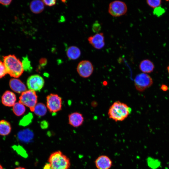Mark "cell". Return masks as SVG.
I'll use <instances>...</instances> for the list:
<instances>
[{"label": "cell", "mask_w": 169, "mask_h": 169, "mask_svg": "<svg viewBox=\"0 0 169 169\" xmlns=\"http://www.w3.org/2000/svg\"><path fill=\"white\" fill-rule=\"evenodd\" d=\"M131 111V108L126 104L118 101L110 106L108 114L110 119L117 122L125 120Z\"/></svg>", "instance_id": "1"}, {"label": "cell", "mask_w": 169, "mask_h": 169, "mask_svg": "<svg viewBox=\"0 0 169 169\" xmlns=\"http://www.w3.org/2000/svg\"><path fill=\"white\" fill-rule=\"evenodd\" d=\"M3 63L7 74L11 76L18 78L23 73L22 62L14 55H9L4 56Z\"/></svg>", "instance_id": "2"}, {"label": "cell", "mask_w": 169, "mask_h": 169, "mask_svg": "<svg viewBox=\"0 0 169 169\" xmlns=\"http://www.w3.org/2000/svg\"><path fill=\"white\" fill-rule=\"evenodd\" d=\"M48 161L51 169H69L70 166L69 158L59 151L52 153Z\"/></svg>", "instance_id": "3"}, {"label": "cell", "mask_w": 169, "mask_h": 169, "mask_svg": "<svg viewBox=\"0 0 169 169\" xmlns=\"http://www.w3.org/2000/svg\"><path fill=\"white\" fill-rule=\"evenodd\" d=\"M134 83L136 90L142 92L152 85L153 80L148 74L142 73L136 75Z\"/></svg>", "instance_id": "4"}, {"label": "cell", "mask_w": 169, "mask_h": 169, "mask_svg": "<svg viewBox=\"0 0 169 169\" xmlns=\"http://www.w3.org/2000/svg\"><path fill=\"white\" fill-rule=\"evenodd\" d=\"M37 101L38 97L36 92L29 90L21 94L19 101L29 107L32 111L37 103Z\"/></svg>", "instance_id": "5"}, {"label": "cell", "mask_w": 169, "mask_h": 169, "mask_svg": "<svg viewBox=\"0 0 169 169\" xmlns=\"http://www.w3.org/2000/svg\"><path fill=\"white\" fill-rule=\"evenodd\" d=\"M46 106L51 113H54L60 111L62 106L61 98L56 94H49L46 97Z\"/></svg>", "instance_id": "6"}, {"label": "cell", "mask_w": 169, "mask_h": 169, "mask_svg": "<svg viewBox=\"0 0 169 169\" xmlns=\"http://www.w3.org/2000/svg\"><path fill=\"white\" fill-rule=\"evenodd\" d=\"M127 11V6L122 1L115 0L111 2L109 5L108 12L113 16L116 17L123 15Z\"/></svg>", "instance_id": "7"}, {"label": "cell", "mask_w": 169, "mask_h": 169, "mask_svg": "<svg viewBox=\"0 0 169 169\" xmlns=\"http://www.w3.org/2000/svg\"><path fill=\"white\" fill-rule=\"evenodd\" d=\"M94 67L89 61L83 60L80 62L77 67V71L80 76L84 78L89 77L92 74Z\"/></svg>", "instance_id": "8"}, {"label": "cell", "mask_w": 169, "mask_h": 169, "mask_svg": "<svg viewBox=\"0 0 169 169\" xmlns=\"http://www.w3.org/2000/svg\"><path fill=\"white\" fill-rule=\"evenodd\" d=\"M44 84V79L38 74L30 76L27 81V86L28 89L35 92L40 90L43 87Z\"/></svg>", "instance_id": "9"}, {"label": "cell", "mask_w": 169, "mask_h": 169, "mask_svg": "<svg viewBox=\"0 0 169 169\" xmlns=\"http://www.w3.org/2000/svg\"><path fill=\"white\" fill-rule=\"evenodd\" d=\"M88 40L90 44L97 49L102 48L105 45L104 37L102 33H97L89 37Z\"/></svg>", "instance_id": "10"}, {"label": "cell", "mask_w": 169, "mask_h": 169, "mask_svg": "<svg viewBox=\"0 0 169 169\" xmlns=\"http://www.w3.org/2000/svg\"><path fill=\"white\" fill-rule=\"evenodd\" d=\"M95 162L98 169H110L112 165L110 159L107 156L104 155L98 156Z\"/></svg>", "instance_id": "11"}, {"label": "cell", "mask_w": 169, "mask_h": 169, "mask_svg": "<svg viewBox=\"0 0 169 169\" xmlns=\"http://www.w3.org/2000/svg\"><path fill=\"white\" fill-rule=\"evenodd\" d=\"M9 85L11 89L18 93H21L27 90L25 84L20 79L12 78L9 81Z\"/></svg>", "instance_id": "12"}, {"label": "cell", "mask_w": 169, "mask_h": 169, "mask_svg": "<svg viewBox=\"0 0 169 169\" xmlns=\"http://www.w3.org/2000/svg\"><path fill=\"white\" fill-rule=\"evenodd\" d=\"M84 121L83 115L78 112L72 113L69 115V124L74 127H77L82 125Z\"/></svg>", "instance_id": "13"}, {"label": "cell", "mask_w": 169, "mask_h": 169, "mask_svg": "<svg viewBox=\"0 0 169 169\" xmlns=\"http://www.w3.org/2000/svg\"><path fill=\"white\" fill-rule=\"evenodd\" d=\"M16 97L15 95L12 92L7 90L3 95L1 101L3 104L7 106H13L15 103Z\"/></svg>", "instance_id": "14"}, {"label": "cell", "mask_w": 169, "mask_h": 169, "mask_svg": "<svg viewBox=\"0 0 169 169\" xmlns=\"http://www.w3.org/2000/svg\"><path fill=\"white\" fill-rule=\"evenodd\" d=\"M139 68L143 73L148 74L152 72L155 68V65L151 60L145 59L141 61L139 65Z\"/></svg>", "instance_id": "15"}, {"label": "cell", "mask_w": 169, "mask_h": 169, "mask_svg": "<svg viewBox=\"0 0 169 169\" xmlns=\"http://www.w3.org/2000/svg\"><path fill=\"white\" fill-rule=\"evenodd\" d=\"M33 136V132L28 129L19 131L17 134L18 140L22 142H26L32 140Z\"/></svg>", "instance_id": "16"}, {"label": "cell", "mask_w": 169, "mask_h": 169, "mask_svg": "<svg viewBox=\"0 0 169 169\" xmlns=\"http://www.w3.org/2000/svg\"><path fill=\"white\" fill-rule=\"evenodd\" d=\"M29 7L32 12L34 13L38 14L43 11L44 4L42 1L33 0L30 3Z\"/></svg>", "instance_id": "17"}, {"label": "cell", "mask_w": 169, "mask_h": 169, "mask_svg": "<svg viewBox=\"0 0 169 169\" xmlns=\"http://www.w3.org/2000/svg\"><path fill=\"white\" fill-rule=\"evenodd\" d=\"M66 55L69 59L75 60L80 56L81 51L78 47L74 46H71L67 49Z\"/></svg>", "instance_id": "18"}, {"label": "cell", "mask_w": 169, "mask_h": 169, "mask_svg": "<svg viewBox=\"0 0 169 169\" xmlns=\"http://www.w3.org/2000/svg\"><path fill=\"white\" fill-rule=\"evenodd\" d=\"M11 127L10 123L5 120L0 121V135L5 136L11 132Z\"/></svg>", "instance_id": "19"}, {"label": "cell", "mask_w": 169, "mask_h": 169, "mask_svg": "<svg viewBox=\"0 0 169 169\" xmlns=\"http://www.w3.org/2000/svg\"><path fill=\"white\" fill-rule=\"evenodd\" d=\"M47 107L42 103H37L31 111L38 116H43L46 115L47 112Z\"/></svg>", "instance_id": "20"}, {"label": "cell", "mask_w": 169, "mask_h": 169, "mask_svg": "<svg viewBox=\"0 0 169 169\" xmlns=\"http://www.w3.org/2000/svg\"><path fill=\"white\" fill-rule=\"evenodd\" d=\"M13 110L17 116H20L23 115L26 111L25 105L20 102H16L13 106Z\"/></svg>", "instance_id": "21"}, {"label": "cell", "mask_w": 169, "mask_h": 169, "mask_svg": "<svg viewBox=\"0 0 169 169\" xmlns=\"http://www.w3.org/2000/svg\"><path fill=\"white\" fill-rule=\"evenodd\" d=\"M147 162L149 167L152 169H156L161 165V162L159 160L150 156L147 159Z\"/></svg>", "instance_id": "22"}, {"label": "cell", "mask_w": 169, "mask_h": 169, "mask_svg": "<svg viewBox=\"0 0 169 169\" xmlns=\"http://www.w3.org/2000/svg\"><path fill=\"white\" fill-rule=\"evenodd\" d=\"M32 118V114L29 113L23 117L20 121L19 124L23 126L27 125L31 122Z\"/></svg>", "instance_id": "23"}, {"label": "cell", "mask_w": 169, "mask_h": 169, "mask_svg": "<svg viewBox=\"0 0 169 169\" xmlns=\"http://www.w3.org/2000/svg\"><path fill=\"white\" fill-rule=\"evenodd\" d=\"M22 64L24 70L29 71L32 70L30 62L27 56L23 58Z\"/></svg>", "instance_id": "24"}, {"label": "cell", "mask_w": 169, "mask_h": 169, "mask_svg": "<svg viewBox=\"0 0 169 169\" xmlns=\"http://www.w3.org/2000/svg\"><path fill=\"white\" fill-rule=\"evenodd\" d=\"M146 2L150 7L155 9L159 7L161 3V0H148Z\"/></svg>", "instance_id": "25"}, {"label": "cell", "mask_w": 169, "mask_h": 169, "mask_svg": "<svg viewBox=\"0 0 169 169\" xmlns=\"http://www.w3.org/2000/svg\"><path fill=\"white\" fill-rule=\"evenodd\" d=\"M7 72L4 64L0 60V78L5 76Z\"/></svg>", "instance_id": "26"}, {"label": "cell", "mask_w": 169, "mask_h": 169, "mask_svg": "<svg viewBox=\"0 0 169 169\" xmlns=\"http://www.w3.org/2000/svg\"><path fill=\"white\" fill-rule=\"evenodd\" d=\"M101 29L100 24L98 22H95L92 26V30L95 32H98Z\"/></svg>", "instance_id": "27"}, {"label": "cell", "mask_w": 169, "mask_h": 169, "mask_svg": "<svg viewBox=\"0 0 169 169\" xmlns=\"http://www.w3.org/2000/svg\"><path fill=\"white\" fill-rule=\"evenodd\" d=\"M42 1L44 3V5L49 6H52L55 4L56 3V0H44Z\"/></svg>", "instance_id": "28"}, {"label": "cell", "mask_w": 169, "mask_h": 169, "mask_svg": "<svg viewBox=\"0 0 169 169\" xmlns=\"http://www.w3.org/2000/svg\"><path fill=\"white\" fill-rule=\"evenodd\" d=\"M47 62V60L46 58H41L39 61V64L41 66H44L46 65Z\"/></svg>", "instance_id": "29"}, {"label": "cell", "mask_w": 169, "mask_h": 169, "mask_svg": "<svg viewBox=\"0 0 169 169\" xmlns=\"http://www.w3.org/2000/svg\"><path fill=\"white\" fill-rule=\"evenodd\" d=\"M12 2V0H0V3L4 5H9Z\"/></svg>", "instance_id": "30"}, {"label": "cell", "mask_w": 169, "mask_h": 169, "mask_svg": "<svg viewBox=\"0 0 169 169\" xmlns=\"http://www.w3.org/2000/svg\"><path fill=\"white\" fill-rule=\"evenodd\" d=\"M160 88L162 90L164 91H166L168 90V86L164 84L161 85Z\"/></svg>", "instance_id": "31"}, {"label": "cell", "mask_w": 169, "mask_h": 169, "mask_svg": "<svg viewBox=\"0 0 169 169\" xmlns=\"http://www.w3.org/2000/svg\"><path fill=\"white\" fill-rule=\"evenodd\" d=\"M44 169H51L49 163H46V164L45 165L44 167Z\"/></svg>", "instance_id": "32"}, {"label": "cell", "mask_w": 169, "mask_h": 169, "mask_svg": "<svg viewBox=\"0 0 169 169\" xmlns=\"http://www.w3.org/2000/svg\"><path fill=\"white\" fill-rule=\"evenodd\" d=\"M14 169H26L24 167H16Z\"/></svg>", "instance_id": "33"}, {"label": "cell", "mask_w": 169, "mask_h": 169, "mask_svg": "<svg viewBox=\"0 0 169 169\" xmlns=\"http://www.w3.org/2000/svg\"><path fill=\"white\" fill-rule=\"evenodd\" d=\"M167 70L168 72L169 75V65L167 67Z\"/></svg>", "instance_id": "34"}, {"label": "cell", "mask_w": 169, "mask_h": 169, "mask_svg": "<svg viewBox=\"0 0 169 169\" xmlns=\"http://www.w3.org/2000/svg\"><path fill=\"white\" fill-rule=\"evenodd\" d=\"M0 169H3V167L2 165L0 164Z\"/></svg>", "instance_id": "35"}, {"label": "cell", "mask_w": 169, "mask_h": 169, "mask_svg": "<svg viewBox=\"0 0 169 169\" xmlns=\"http://www.w3.org/2000/svg\"></svg>", "instance_id": "36"}]
</instances>
